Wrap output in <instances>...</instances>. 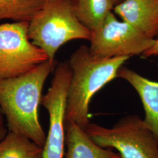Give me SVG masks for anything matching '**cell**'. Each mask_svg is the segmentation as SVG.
Wrapping results in <instances>:
<instances>
[{
    "mask_svg": "<svg viewBox=\"0 0 158 158\" xmlns=\"http://www.w3.org/2000/svg\"><path fill=\"white\" fill-rule=\"evenodd\" d=\"M8 132L4 123L3 114H0V142L2 141Z\"/></svg>",
    "mask_w": 158,
    "mask_h": 158,
    "instance_id": "15",
    "label": "cell"
},
{
    "mask_svg": "<svg viewBox=\"0 0 158 158\" xmlns=\"http://www.w3.org/2000/svg\"><path fill=\"white\" fill-rule=\"evenodd\" d=\"M28 35L50 61L55 62L56 53L62 46L73 40H90L92 32L79 21L72 0H45L29 23Z\"/></svg>",
    "mask_w": 158,
    "mask_h": 158,
    "instance_id": "3",
    "label": "cell"
},
{
    "mask_svg": "<svg viewBox=\"0 0 158 158\" xmlns=\"http://www.w3.org/2000/svg\"><path fill=\"white\" fill-rule=\"evenodd\" d=\"M66 158H122L113 149L100 147L73 121L65 119Z\"/></svg>",
    "mask_w": 158,
    "mask_h": 158,
    "instance_id": "10",
    "label": "cell"
},
{
    "mask_svg": "<svg viewBox=\"0 0 158 158\" xmlns=\"http://www.w3.org/2000/svg\"><path fill=\"white\" fill-rule=\"evenodd\" d=\"M85 132L100 147L115 149L122 158H158V142L138 115H127L111 128L90 123Z\"/></svg>",
    "mask_w": 158,
    "mask_h": 158,
    "instance_id": "4",
    "label": "cell"
},
{
    "mask_svg": "<svg viewBox=\"0 0 158 158\" xmlns=\"http://www.w3.org/2000/svg\"><path fill=\"white\" fill-rule=\"evenodd\" d=\"M113 10L147 37L158 36V0H124Z\"/></svg>",
    "mask_w": 158,
    "mask_h": 158,
    "instance_id": "8",
    "label": "cell"
},
{
    "mask_svg": "<svg viewBox=\"0 0 158 158\" xmlns=\"http://www.w3.org/2000/svg\"><path fill=\"white\" fill-rule=\"evenodd\" d=\"M119 1H120V2H121V1H124V0H119Z\"/></svg>",
    "mask_w": 158,
    "mask_h": 158,
    "instance_id": "16",
    "label": "cell"
},
{
    "mask_svg": "<svg viewBox=\"0 0 158 158\" xmlns=\"http://www.w3.org/2000/svg\"><path fill=\"white\" fill-rule=\"evenodd\" d=\"M119 0H72L79 21L91 32L100 28Z\"/></svg>",
    "mask_w": 158,
    "mask_h": 158,
    "instance_id": "11",
    "label": "cell"
},
{
    "mask_svg": "<svg viewBox=\"0 0 158 158\" xmlns=\"http://www.w3.org/2000/svg\"><path fill=\"white\" fill-rule=\"evenodd\" d=\"M72 72L67 62L56 68L51 87L42 97L40 104L48 111L49 127L44 146L43 158H63L65 147V117Z\"/></svg>",
    "mask_w": 158,
    "mask_h": 158,
    "instance_id": "7",
    "label": "cell"
},
{
    "mask_svg": "<svg viewBox=\"0 0 158 158\" xmlns=\"http://www.w3.org/2000/svg\"><path fill=\"white\" fill-rule=\"evenodd\" d=\"M44 147L22 134L8 131L0 142V158H43Z\"/></svg>",
    "mask_w": 158,
    "mask_h": 158,
    "instance_id": "12",
    "label": "cell"
},
{
    "mask_svg": "<svg viewBox=\"0 0 158 158\" xmlns=\"http://www.w3.org/2000/svg\"><path fill=\"white\" fill-rule=\"evenodd\" d=\"M28 22L0 25V79L27 73L49 60L42 49L30 41Z\"/></svg>",
    "mask_w": 158,
    "mask_h": 158,
    "instance_id": "5",
    "label": "cell"
},
{
    "mask_svg": "<svg viewBox=\"0 0 158 158\" xmlns=\"http://www.w3.org/2000/svg\"><path fill=\"white\" fill-rule=\"evenodd\" d=\"M158 55V39L155 40V42L152 47L145 51L142 54V56L143 57L152 56Z\"/></svg>",
    "mask_w": 158,
    "mask_h": 158,
    "instance_id": "14",
    "label": "cell"
},
{
    "mask_svg": "<svg viewBox=\"0 0 158 158\" xmlns=\"http://www.w3.org/2000/svg\"><path fill=\"white\" fill-rule=\"evenodd\" d=\"M45 0H0V21L29 23Z\"/></svg>",
    "mask_w": 158,
    "mask_h": 158,
    "instance_id": "13",
    "label": "cell"
},
{
    "mask_svg": "<svg viewBox=\"0 0 158 158\" xmlns=\"http://www.w3.org/2000/svg\"><path fill=\"white\" fill-rule=\"evenodd\" d=\"M90 41L93 55L111 58L142 55L152 46L155 40L147 37L130 23L119 21L111 12L102 27L92 32Z\"/></svg>",
    "mask_w": 158,
    "mask_h": 158,
    "instance_id": "6",
    "label": "cell"
},
{
    "mask_svg": "<svg viewBox=\"0 0 158 158\" xmlns=\"http://www.w3.org/2000/svg\"><path fill=\"white\" fill-rule=\"evenodd\" d=\"M117 77L125 80L138 93L145 111L143 121L158 142V82L123 66L119 69Z\"/></svg>",
    "mask_w": 158,
    "mask_h": 158,
    "instance_id": "9",
    "label": "cell"
},
{
    "mask_svg": "<svg viewBox=\"0 0 158 158\" xmlns=\"http://www.w3.org/2000/svg\"><path fill=\"white\" fill-rule=\"evenodd\" d=\"M130 57H96L85 45L74 51L68 62L72 74L68 91L66 120H72L85 130L90 123L91 98L105 85L117 77L119 69Z\"/></svg>",
    "mask_w": 158,
    "mask_h": 158,
    "instance_id": "2",
    "label": "cell"
},
{
    "mask_svg": "<svg viewBox=\"0 0 158 158\" xmlns=\"http://www.w3.org/2000/svg\"><path fill=\"white\" fill-rule=\"evenodd\" d=\"M55 66L56 61L48 60L21 76L0 79V108L8 131L22 134L43 147L46 136L38 110L44 85Z\"/></svg>",
    "mask_w": 158,
    "mask_h": 158,
    "instance_id": "1",
    "label": "cell"
}]
</instances>
